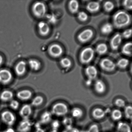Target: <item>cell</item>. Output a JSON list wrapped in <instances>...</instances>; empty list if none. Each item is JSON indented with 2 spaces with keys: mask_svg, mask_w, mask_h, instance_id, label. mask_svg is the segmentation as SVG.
Masks as SVG:
<instances>
[{
  "mask_svg": "<svg viewBox=\"0 0 132 132\" xmlns=\"http://www.w3.org/2000/svg\"><path fill=\"white\" fill-rule=\"evenodd\" d=\"M130 22L131 18L130 15L123 10L117 12L113 15V26L118 29H121L127 27Z\"/></svg>",
  "mask_w": 132,
  "mask_h": 132,
  "instance_id": "obj_1",
  "label": "cell"
},
{
  "mask_svg": "<svg viewBox=\"0 0 132 132\" xmlns=\"http://www.w3.org/2000/svg\"><path fill=\"white\" fill-rule=\"evenodd\" d=\"M95 51L90 47H87L81 51L80 55L81 62L83 64H87L90 63L94 59Z\"/></svg>",
  "mask_w": 132,
  "mask_h": 132,
  "instance_id": "obj_2",
  "label": "cell"
},
{
  "mask_svg": "<svg viewBox=\"0 0 132 132\" xmlns=\"http://www.w3.org/2000/svg\"><path fill=\"white\" fill-rule=\"evenodd\" d=\"M68 108L67 105L61 102L55 103L52 108L51 112L52 115L58 117L66 116L68 113Z\"/></svg>",
  "mask_w": 132,
  "mask_h": 132,
  "instance_id": "obj_3",
  "label": "cell"
},
{
  "mask_svg": "<svg viewBox=\"0 0 132 132\" xmlns=\"http://www.w3.org/2000/svg\"><path fill=\"white\" fill-rule=\"evenodd\" d=\"M32 11L37 18L43 17L46 14V9L45 4L42 2H37L32 6Z\"/></svg>",
  "mask_w": 132,
  "mask_h": 132,
  "instance_id": "obj_4",
  "label": "cell"
},
{
  "mask_svg": "<svg viewBox=\"0 0 132 132\" xmlns=\"http://www.w3.org/2000/svg\"><path fill=\"white\" fill-rule=\"evenodd\" d=\"M1 117L3 122L9 126L13 125L16 120L15 115L9 111H5L1 113Z\"/></svg>",
  "mask_w": 132,
  "mask_h": 132,
  "instance_id": "obj_5",
  "label": "cell"
},
{
  "mask_svg": "<svg viewBox=\"0 0 132 132\" xmlns=\"http://www.w3.org/2000/svg\"><path fill=\"white\" fill-rule=\"evenodd\" d=\"M100 65L102 70L107 72H112L116 67V63L108 58L102 59L100 63Z\"/></svg>",
  "mask_w": 132,
  "mask_h": 132,
  "instance_id": "obj_6",
  "label": "cell"
},
{
  "mask_svg": "<svg viewBox=\"0 0 132 132\" xmlns=\"http://www.w3.org/2000/svg\"><path fill=\"white\" fill-rule=\"evenodd\" d=\"M94 35L93 30L87 28L84 30L79 34L77 37L78 39L81 43H86L92 38Z\"/></svg>",
  "mask_w": 132,
  "mask_h": 132,
  "instance_id": "obj_7",
  "label": "cell"
},
{
  "mask_svg": "<svg viewBox=\"0 0 132 132\" xmlns=\"http://www.w3.org/2000/svg\"><path fill=\"white\" fill-rule=\"evenodd\" d=\"M12 79V74L8 70H0V83L3 85H7L10 83Z\"/></svg>",
  "mask_w": 132,
  "mask_h": 132,
  "instance_id": "obj_8",
  "label": "cell"
},
{
  "mask_svg": "<svg viewBox=\"0 0 132 132\" xmlns=\"http://www.w3.org/2000/svg\"><path fill=\"white\" fill-rule=\"evenodd\" d=\"M50 55L53 57L57 58L60 56L63 53V49L60 45L55 44L52 45L48 49Z\"/></svg>",
  "mask_w": 132,
  "mask_h": 132,
  "instance_id": "obj_9",
  "label": "cell"
},
{
  "mask_svg": "<svg viewBox=\"0 0 132 132\" xmlns=\"http://www.w3.org/2000/svg\"><path fill=\"white\" fill-rule=\"evenodd\" d=\"M122 37L120 33H117L111 39L110 45L111 48L114 51H116L119 49L122 42Z\"/></svg>",
  "mask_w": 132,
  "mask_h": 132,
  "instance_id": "obj_10",
  "label": "cell"
},
{
  "mask_svg": "<svg viewBox=\"0 0 132 132\" xmlns=\"http://www.w3.org/2000/svg\"><path fill=\"white\" fill-rule=\"evenodd\" d=\"M85 74L88 80L92 81L95 80L97 76V70L94 66L90 65L86 67L85 70Z\"/></svg>",
  "mask_w": 132,
  "mask_h": 132,
  "instance_id": "obj_11",
  "label": "cell"
},
{
  "mask_svg": "<svg viewBox=\"0 0 132 132\" xmlns=\"http://www.w3.org/2000/svg\"><path fill=\"white\" fill-rule=\"evenodd\" d=\"M32 112V106L30 105L26 104L21 108L19 114L23 119H28Z\"/></svg>",
  "mask_w": 132,
  "mask_h": 132,
  "instance_id": "obj_12",
  "label": "cell"
},
{
  "mask_svg": "<svg viewBox=\"0 0 132 132\" xmlns=\"http://www.w3.org/2000/svg\"><path fill=\"white\" fill-rule=\"evenodd\" d=\"M32 123L28 119H23L18 125L17 130L18 132H28L31 130Z\"/></svg>",
  "mask_w": 132,
  "mask_h": 132,
  "instance_id": "obj_13",
  "label": "cell"
},
{
  "mask_svg": "<svg viewBox=\"0 0 132 132\" xmlns=\"http://www.w3.org/2000/svg\"><path fill=\"white\" fill-rule=\"evenodd\" d=\"M16 96L18 99L20 100L27 101L31 98L32 93L30 90L25 89L18 92Z\"/></svg>",
  "mask_w": 132,
  "mask_h": 132,
  "instance_id": "obj_14",
  "label": "cell"
},
{
  "mask_svg": "<svg viewBox=\"0 0 132 132\" xmlns=\"http://www.w3.org/2000/svg\"><path fill=\"white\" fill-rule=\"evenodd\" d=\"M94 88L97 94H102L105 92L106 87L104 81L99 79L97 80L94 83Z\"/></svg>",
  "mask_w": 132,
  "mask_h": 132,
  "instance_id": "obj_15",
  "label": "cell"
},
{
  "mask_svg": "<svg viewBox=\"0 0 132 132\" xmlns=\"http://www.w3.org/2000/svg\"><path fill=\"white\" fill-rule=\"evenodd\" d=\"M27 64L25 62L21 61L16 64L15 67V73L18 76H21L25 73L26 71Z\"/></svg>",
  "mask_w": 132,
  "mask_h": 132,
  "instance_id": "obj_16",
  "label": "cell"
},
{
  "mask_svg": "<svg viewBox=\"0 0 132 132\" xmlns=\"http://www.w3.org/2000/svg\"><path fill=\"white\" fill-rule=\"evenodd\" d=\"M38 28L40 34L42 36H46L50 32V28L48 24L44 21L38 23Z\"/></svg>",
  "mask_w": 132,
  "mask_h": 132,
  "instance_id": "obj_17",
  "label": "cell"
},
{
  "mask_svg": "<svg viewBox=\"0 0 132 132\" xmlns=\"http://www.w3.org/2000/svg\"><path fill=\"white\" fill-rule=\"evenodd\" d=\"M52 114L51 112L46 111L41 115L39 123L40 125H47L51 122L52 119Z\"/></svg>",
  "mask_w": 132,
  "mask_h": 132,
  "instance_id": "obj_18",
  "label": "cell"
},
{
  "mask_svg": "<svg viewBox=\"0 0 132 132\" xmlns=\"http://www.w3.org/2000/svg\"><path fill=\"white\" fill-rule=\"evenodd\" d=\"M86 9L89 12L96 13L99 11L100 9V4L97 1H91L87 4Z\"/></svg>",
  "mask_w": 132,
  "mask_h": 132,
  "instance_id": "obj_19",
  "label": "cell"
},
{
  "mask_svg": "<svg viewBox=\"0 0 132 132\" xmlns=\"http://www.w3.org/2000/svg\"><path fill=\"white\" fill-rule=\"evenodd\" d=\"M14 94L12 92L9 90H5L0 94V100L3 102L10 101L13 100Z\"/></svg>",
  "mask_w": 132,
  "mask_h": 132,
  "instance_id": "obj_20",
  "label": "cell"
},
{
  "mask_svg": "<svg viewBox=\"0 0 132 132\" xmlns=\"http://www.w3.org/2000/svg\"><path fill=\"white\" fill-rule=\"evenodd\" d=\"M92 116L95 119L101 120L105 116V112L102 109L96 108L93 110L92 112Z\"/></svg>",
  "mask_w": 132,
  "mask_h": 132,
  "instance_id": "obj_21",
  "label": "cell"
},
{
  "mask_svg": "<svg viewBox=\"0 0 132 132\" xmlns=\"http://www.w3.org/2000/svg\"><path fill=\"white\" fill-rule=\"evenodd\" d=\"M69 9L72 13L76 14L78 12L79 9V4L77 1L72 0L68 4Z\"/></svg>",
  "mask_w": 132,
  "mask_h": 132,
  "instance_id": "obj_22",
  "label": "cell"
},
{
  "mask_svg": "<svg viewBox=\"0 0 132 132\" xmlns=\"http://www.w3.org/2000/svg\"><path fill=\"white\" fill-rule=\"evenodd\" d=\"M113 24L110 23H106L103 24L101 28V30L102 34L108 35L112 33L113 30Z\"/></svg>",
  "mask_w": 132,
  "mask_h": 132,
  "instance_id": "obj_23",
  "label": "cell"
},
{
  "mask_svg": "<svg viewBox=\"0 0 132 132\" xmlns=\"http://www.w3.org/2000/svg\"><path fill=\"white\" fill-rule=\"evenodd\" d=\"M117 132H131V129L129 125L126 123L120 122L118 124Z\"/></svg>",
  "mask_w": 132,
  "mask_h": 132,
  "instance_id": "obj_24",
  "label": "cell"
},
{
  "mask_svg": "<svg viewBox=\"0 0 132 132\" xmlns=\"http://www.w3.org/2000/svg\"><path fill=\"white\" fill-rule=\"evenodd\" d=\"M71 114L74 118L78 119L82 117L84 112L81 108L78 107H75L71 110Z\"/></svg>",
  "mask_w": 132,
  "mask_h": 132,
  "instance_id": "obj_25",
  "label": "cell"
},
{
  "mask_svg": "<svg viewBox=\"0 0 132 132\" xmlns=\"http://www.w3.org/2000/svg\"><path fill=\"white\" fill-rule=\"evenodd\" d=\"M108 50V47L105 43H102L99 44L96 48V51L100 55H103L105 54Z\"/></svg>",
  "mask_w": 132,
  "mask_h": 132,
  "instance_id": "obj_26",
  "label": "cell"
},
{
  "mask_svg": "<svg viewBox=\"0 0 132 132\" xmlns=\"http://www.w3.org/2000/svg\"><path fill=\"white\" fill-rule=\"evenodd\" d=\"M132 46L131 42L127 43L122 46L121 52L124 55L128 56L131 55L132 54Z\"/></svg>",
  "mask_w": 132,
  "mask_h": 132,
  "instance_id": "obj_27",
  "label": "cell"
},
{
  "mask_svg": "<svg viewBox=\"0 0 132 132\" xmlns=\"http://www.w3.org/2000/svg\"><path fill=\"white\" fill-rule=\"evenodd\" d=\"M28 65L30 68L35 71L38 70L40 68L41 64L40 63L38 60L36 59H31L28 61Z\"/></svg>",
  "mask_w": 132,
  "mask_h": 132,
  "instance_id": "obj_28",
  "label": "cell"
},
{
  "mask_svg": "<svg viewBox=\"0 0 132 132\" xmlns=\"http://www.w3.org/2000/svg\"><path fill=\"white\" fill-rule=\"evenodd\" d=\"M44 102V98L40 95L35 97L31 102L30 105L31 106L37 107L42 105Z\"/></svg>",
  "mask_w": 132,
  "mask_h": 132,
  "instance_id": "obj_29",
  "label": "cell"
},
{
  "mask_svg": "<svg viewBox=\"0 0 132 132\" xmlns=\"http://www.w3.org/2000/svg\"><path fill=\"white\" fill-rule=\"evenodd\" d=\"M122 112L118 109L114 110L111 113V118L113 121H119L122 117Z\"/></svg>",
  "mask_w": 132,
  "mask_h": 132,
  "instance_id": "obj_30",
  "label": "cell"
},
{
  "mask_svg": "<svg viewBox=\"0 0 132 132\" xmlns=\"http://www.w3.org/2000/svg\"><path fill=\"white\" fill-rule=\"evenodd\" d=\"M129 64V61L126 58H122L119 59L116 64V67L121 69H125L128 67Z\"/></svg>",
  "mask_w": 132,
  "mask_h": 132,
  "instance_id": "obj_31",
  "label": "cell"
},
{
  "mask_svg": "<svg viewBox=\"0 0 132 132\" xmlns=\"http://www.w3.org/2000/svg\"><path fill=\"white\" fill-rule=\"evenodd\" d=\"M60 63L61 67L65 69L69 68L72 65V63L71 60L67 57L62 58L61 60Z\"/></svg>",
  "mask_w": 132,
  "mask_h": 132,
  "instance_id": "obj_32",
  "label": "cell"
},
{
  "mask_svg": "<svg viewBox=\"0 0 132 132\" xmlns=\"http://www.w3.org/2000/svg\"><path fill=\"white\" fill-rule=\"evenodd\" d=\"M114 7V4L111 1H106L103 4L104 10L107 12H110L113 11Z\"/></svg>",
  "mask_w": 132,
  "mask_h": 132,
  "instance_id": "obj_33",
  "label": "cell"
},
{
  "mask_svg": "<svg viewBox=\"0 0 132 132\" xmlns=\"http://www.w3.org/2000/svg\"><path fill=\"white\" fill-rule=\"evenodd\" d=\"M73 123L72 119L69 117H65L63 119L62 123L65 127L67 130H70L72 129V125Z\"/></svg>",
  "mask_w": 132,
  "mask_h": 132,
  "instance_id": "obj_34",
  "label": "cell"
},
{
  "mask_svg": "<svg viewBox=\"0 0 132 132\" xmlns=\"http://www.w3.org/2000/svg\"><path fill=\"white\" fill-rule=\"evenodd\" d=\"M124 114L128 119H131L132 117V107L131 106L128 105L125 107Z\"/></svg>",
  "mask_w": 132,
  "mask_h": 132,
  "instance_id": "obj_35",
  "label": "cell"
},
{
  "mask_svg": "<svg viewBox=\"0 0 132 132\" xmlns=\"http://www.w3.org/2000/svg\"><path fill=\"white\" fill-rule=\"evenodd\" d=\"M77 18L81 21L85 22L88 20V16L86 13L84 11H81L78 13Z\"/></svg>",
  "mask_w": 132,
  "mask_h": 132,
  "instance_id": "obj_36",
  "label": "cell"
},
{
  "mask_svg": "<svg viewBox=\"0 0 132 132\" xmlns=\"http://www.w3.org/2000/svg\"><path fill=\"white\" fill-rule=\"evenodd\" d=\"M115 105L118 108H125L126 106V103L124 100L121 98H117L114 102Z\"/></svg>",
  "mask_w": 132,
  "mask_h": 132,
  "instance_id": "obj_37",
  "label": "cell"
},
{
  "mask_svg": "<svg viewBox=\"0 0 132 132\" xmlns=\"http://www.w3.org/2000/svg\"><path fill=\"white\" fill-rule=\"evenodd\" d=\"M10 106L13 110H17L19 106V102L13 99L10 101Z\"/></svg>",
  "mask_w": 132,
  "mask_h": 132,
  "instance_id": "obj_38",
  "label": "cell"
},
{
  "mask_svg": "<svg viewBox=\"0 0 132 132\" xmlns=\"http://www.w3.org/2000/svg\"><path fill=\"white\" fill-rule=\"evenodd\" d=\"M132 29H127L123 32L121 36L122 37L125 39H129L131 37Z\"/></svg>",
  "mask_w": 132,
  "mask_h": 132,
  "instance_id": "obj_39",
  "label": "cell"
},
{
  "mask_svg": "<svg viewBox=\"0 0 132 132\" xmlns=\"http://www.w3.org/2000/svg\"><path fill=\"white\" fill-rule=\"evenodd\" d=\"M123 5L125 9L128 10H131L132 9V1L130 0H126L123 2Z\"/></svg>",
  "mask_w": 132,
  "mask_h": 132,
  "instance_id": "obj_40",
  "label": "cell"
},
{
  "mask_svg": "<svg viewBox=\"0 0 132 132\" xmlns=\"http://www.w3.org/2000/svg\"><path fill=\"white\" fill-rule=\"evenodd\" d=\"M85 132H99V127L95 124L91 125Z\"/></svg>",
  "mask_w": 132,
  "mask_h": 132,
  "instance_id": "obj_41",
  "label": "cell"
},
{
  "mask_svg": "<svg viewBox=\"0 0 132 132\" xmlns=\"http://www.w3.org/2000/svg\"><path fill=\"white\" fill-rule=\"evenodd\" d=\"M60 126V122L57 120H54L52 123L51 127L52 129H56V130H58Z\"/></svg>",
  "mask_w": 132,
  "mask_h": 132,
  "instance_id": "obj_42",
  "label": "cell"
},
{
  "mask_svg": "<svg viewBox=\"0 0 132 132\" xmlns=\"http://www.w3.org/2000/svg\"><path fill=\"white\" fill-rule=\"evenodd\" d=\"M36 131L35 132H45L44 130L41 127V125L38 123L36 125Z\"/></svg>",
  "mask_w": 132,
  "mask_h": 132,
  "instance_id": "obj_43",
  "label": "cell"
},
{
  "mask_svg": "<svg viewBox=\"0 0 132 132\" xmlns=\"http://www.w3.org/2000/svg\"><path fill=\"white\" fill-rule=\"evenodd\" d=\"M1 132H15L14 130L11 128H9L6 129V130H4Z\"/></svg>",
  "mask_w": 132,
  "mask_h": 132,
  "instance_id": "obj_44",
  "label": "cell"
},
{
  "mask_svg": "<svg viewBox=\"0 0 132 132\" xmlns=\"http://www.w3.org/2000/svg\"><path fill=\"white\" fill-rule=\"evenodd\" d=\"M3 62V58L1 55H0V66H1Z\"/></svg>",
  "mask_w": 132,
  "mask_h": 132,
  "instance_id": "obj_45",
  "label": "cell"
},
{
  "mask_svg": "<svg viewBox=\"0 0 132 132\" xmlns=\"http://www.w3.org/2000/svg\"><path fill=\"white\" fill-rule=\"evenodd\" d=\"M50 132H59L58 131V130H56V129H52V130H51Z\"/></svg>",
  "mask_w": 132,
  "mask_h": 132,
  "instance_id": "obj_46",
  "label": "cell"
},
{
  "mask_svg": "<svg viewBox=\"0 0 132 132\" xmlns=\"http://www.w3.org/2000/svg\"><path fill=\"white\" fill-rule=\"evenodd\" d=\"M1 123H0V128H1Z\"/></svg>",
  "mask_w": 132,
  "mask_h": 132,
  "instance_id": "obj_47",
  "label": "cell"
}]
</instances>
